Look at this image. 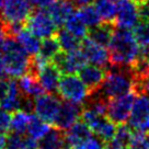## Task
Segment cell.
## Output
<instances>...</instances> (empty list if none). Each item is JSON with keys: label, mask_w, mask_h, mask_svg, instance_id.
I'll return each instance as SVG.
<instances>
[{"label": "cell", "mask_w": 149, "mask_h": 149, "mask_svg": "<svg viewBox=\"0 0 149 149\" xmlns=\"http://www.w3.org/2000/svg\"><path fill=\"white\" fill-rule=\"evenodd\" d=\"M140 46L134 33L128 29L115 28L110 52V65L114 67H132L139 56Z\"/></svg>", "instance_id": "6da1fadb"}, {"label": "cell", "mask_w": 149, "mask_h": 149, "mask_svg": "<svg viewBox=\"0 0 149 149\" xmlns=\"http://www.w3.org/2000/svg\"><path fill=\"white\" fill-rule=\"evenodd\" d=\"M0 53L3 56L7 74H9L11 78H20L25 74L31 72L33 57L22 48L17 38L7 37L0 46Z\"/></svg>", "instance_id": "7a4b0ae2"}, {"label": "cell", "mask_w": 149, "mask_h": 149, "mask_svg": "<svg viewBox=\"0 0 149 149\" xmlns=\"http://www.w3.org/2000/svg\"><path fill=\"white\" fill-rule=\"evenodd\" d=\"M135 77L130 67H114L107 69L104 79L98 93L107 100L117 98L134 91Z\"/></svg>", "instance_id": "3957f363"}, {"label": "cell", "mask_w": 149, "mask_h": 149, "mask_svg": "<svg viewBox=\"0 0 149 149\" xmlns=\"http://www.w3.org/2000/svg\"><path fill=\"white\" fill-rule=\"evenodd\" d=\"M58 94L64 101L84 105L91 97V92L77 74H64L58 86Z\"/></svg>", "instance_id": "277c9868"}, {"label": "cell", "mask_w": 149, "mask_h": 149, "mask_svg": "<svg viewBox=\"0 0 149 149\" xmlns=\"http://www.w3.org/2000/svg\"><path fill=\"white\" fill-rule=\"evenodd\" d=\"M81 120L90 127L94 135L100 137L107 143L112 139L116 133V124L110 121L105 115H100L88 107H84L81 113Z\"/></svg>", "instance_id": "5b68a950"}, {"label": "cell", "mask_w": 149, "mask_h": 149, "mask_svg": "<svg viewBox=\"0 0 149 149\" xmlns=\"http://www.w3.org/2000/svg\"><path fill=\"white\" fill-rule=\"evenodd\" d=\"M136 92H132L117 97V98L110 99L107 102V117L115 123L116 125L125 124L128 122L132 113V109L134 105Z\"/></svg>", "instance_id": "8992f818"}, {"label": "cell", "mask_w": 149, "mask_h": 149, "mask_svg": "<svg viewBox=\"0 0 149 149\" xmlns=\"http://www.w3.org/2000/svg\"><path fill=\"white\" fill-rule=\"evenodd\" d=\"M25 25L30 32L43 40L55 36L56 32L58 31L57 25L53 21L47 9H36L33 11Z\"/></svg>", "instance_id": "52a82bcc"}, {"label": "cell", "mask_w": 149, "mask_h": 149, "mask_svg": "<svg viewBox=\"0 0 149 149\" xmlns=\"http://www.w3.org/2000/svg\"><path fill=\"white\" fill-rule=\"evenodd\" d=\"M128 125L135 132L149 133V94L136 93Z\"/></svg>", "instance_id": "ba28073f"}, {"label": "cell", "mask_w": 149, "mask_h": 149, "mask_svg": "<svg viewBox=\"0 0 149 149\" xmlns=\"http://www.w3.org/2000/svg\"><path fill=\"white\" fill-rule=\"evenodd\" d=\"M31 0H5L1 18L6 23H26L33 13Z\"/></svg>", "instance_id": "9c48e42d"}, {"label": "cell", "mask_w": 149, "mask_h": 149, "mask_svg": "<svg viewBox=\"0 0 149 149\" xmlns=\"http://www.w3.org/2000/svg\"><path fill=\"white\" fill-rule=\"evenodd\" d=\"M61 101L52 93L42 94L34 100V114L42 118L47 124L54 125L61 107Z\"/></svg>", "instance_id": "30bf717a"}, {"label": "cell", "mask_w": 149, "mask_h": 149, "mask_svg": "<svg viewBox=\"0 0 149 149\" xmlns=\"http://www.w3.org/2000/svg\"><path fill=\"white\" fill-rule=\"evenodd\" d=\"M53 63L58 66L64 74H74L76 72H79L88 61L82 51L77 49L68 53L61 52L56 56Z\"/></svg>", "instance_id": "8fae6325"}, {"label": "cell", "mask_w": 149, "mask_h": 149, "mask_svg": "<svg viewBox=\"0 0 149 149\" xmlns=\"http://www.w3.org/2000/svg\"><path fill=\"white\" fill-rule=\"evenodd\" d=\"M117 5V14L115 24L118 28L128 29L135 28L140 21L138 5L133 0H122Z\"/></svg>", "instance_id": "7c38bea8"}, {"label": "cell", "mask_w": 149, "mask_h": 149, "mask_svg": "<svg viewBox=\"0 0 149 149\" xmlns=\"http://www.w3.org/2000/svg\"><path fill=\"white\" fill-rule=\"evenodd\" d=\"M36 77L42 84L44 91L54 94L58 91V86L61 79V71L54 63H48L36 70Z\"/></svg>", "instance_id": "4fadbf2b"}, {"label": "cell", "mask_w": 149, "mask_h": 149, "mask_svg": "<svg viewBox=\"0 0 149 149\" xmlns=\"http://www.w3.org/2000/svg\"><path fill=\"white\" fill-rule=\"evenodd\" d=\"M80 49L86 56L87 61L90 64L100 66L103 68L110 65V52L107 49V47H103L97 43L92 42L88 37L82 40Z\"/></svg>", "instance_id": "5bb4252c"}, {"label": "cell", "mask_w": 149, "mask_h": 149, "mask_svg": "<svg viewBox=\"0 0 149 149\" xmlns=\"http://www.w3.org/2000/svg\"><path fill=\"white\" fill-rule=\"evenodd\" d=\"M65 135L68 149H84L87 141L92 136V130L81 120L66 130Z\"/></svg>", "instance_id": "9a60e30c"}, {"label": "cell", "mask_w": 149, "mask_h": 149, "mask_svg": "<svg viewBox=\"0 0 149 149\" xmlns=\"http://www.w3.org/2000/svg\"><path fill=\"white\" fill-rule=\"evenodd\" d=\"M82 110H84V107L81 104L63 101L59 113L54 123V126L61 130H69L76 122L79 121Z\"/></svg>", "instance_id": "2e32d148"}, {"label": "cell", "mask_w": 149, "mask_h": 149, "mask_svg": "<svg viewBox=\"0 0 149 149\" xmlns=\"http://www.w3.org/2000/svg\"><path fill=\"white\" fill-rule=\"evenodd\" d=\"M107 70L105 68L90 64L86 65L80 70L79 77L84 81V84L88 87L91 94H93L100 90L107 77Z\"/></svg>", "instance_id": "e0dca14e"}, {"label": "cell", "mask_w": 149, "mask_h": 149, "mask_svg": "<svg viewBox=\"0 0 149 149\" xmlns=\"http://www.w3.org/2000/svg\"><path fill=\"white\" fill-rule=\"evenodd\" d=\"M47 11L57 26L65 25L68 19L76 12L74 6L69 0H56L53 5L47 8Z\"/></svg>", "instance_id": "ac0fdd59"}, {"label": "cell", "mask_w": 149, "mask_h": 149, "mask_svg": "<svg viewBox=\"0 0 149 149\" xmlns=\"http://www.w3.org/2000/svg\"><path fill=\"white\" fill-rule=\"evenodd\" d=\"M115 31V23L103 22L88 31V38L103 47H109Z\"/></svg>", "instance_id": "d6986e66"}, {"label": "cell", "mask_w": 149, "mask_h": 149, "mask_svg": "<svg viewBox=\"0 0 149 149\" xmlns=\"http://www.w3.org/2000/svg\"><path fill=\"white\" fill-rule=\"evenodd\" d=\"M18 84L21 93L26 98L35 100L45 92L42 84H40V81L37 79L36 74H32V72H29V74H25L24 76L20 77Z\"/></svg>", "instance_id": "ffe728a7"}, {"label": "cell", "mask_w": 149, "mask_h": 149, "mask_svg": "<svg viewBox=\"0 0 149 149\" xmlns=\"http://www.w3.org/2000/svg\"><path fill=\"white\" fill-rule=\"evenodd\" d=\"M134 132L130 125L121 124L117 126L114 137L105 143L104 149H128Z\"/></svg>", "instance_id": "44dd1931"}, {"label": "cell", "mask_w": 149, "mask_h": 149, "mask_svg": "<svg viewBox=\"0 0 149 149\" xmlns=\"http://www.w3.org/2000/svg\"><path fill=\"white\" fill-rule=\"evenodd\" d=\"M38 149H68L64 130L52 128L42 140L38 141Z\"/></svg>", "instance_id": "7402d4cb"}, {"label": "cell", "mask_w": 149, "mask_h": 149, "mask_svg": "<svg viewBox=\"0 0 149 149\" xmlns=\"http://www.w3.org/2000/svg\"><path fill=\"white\" fill-rule=\"evenodd\" d=\"M15 38L19 42V44L22 46V48L31 57H34V56H36L38 54L42 42L32 32H30L28 29H23L21 32L19 33L18 36Z\"/></svg>", "instance_id": "603a6c76"}, {"label": "cell", "mask_w": 149, "mask_h": 149, "mask_svg": "<svg viewBox=\"0 0 149 149\" xmlns=\"http://www.w3.org/2000/svg\"><path fill=\"white\" fill-rule=\"evenodd\" d=\"M49 130H51L49 124L44 122L42 118H40L36 114H31L30 122H29L28 125V130H26V134L31 138H33L36 141H40L46 136V134Z\"/></svg>", "instance_id": "cb8c5ba5"}, {"label": "cell", "mask_w": 149, "mask_h": 149, "mask_svg": "<svg viewBox=\"0 0 149 149\" xmlns=\"http://www.w3.org/2000/svg\"><path fill=\"white\" fill-rule=\"evenodd\" d=\"M55 36L59 43V45H61V51L64 53L77 51L81 47V43L79 42V38L74 36V34H71L69 31H67L66 29L58 30L56 32Z\"/></svg>", "instance_id": "d4e9b609"}, {"label": "cell", "mask_w": 149, "mask_h": 149, "mask_svg": "<svg viewBox=\"0 0 149 149\" xmlns=\"http://www.w3.org/2000/svg\"><path fill=\"white\" fill-rule=\"evenodd\" d=\"M94 7L104 22L115 23L117 14V5L111 0H95Z\"/></svg>", "instance_id": "484cf974"}, {"label": "cell", "mask_w": 149, "mask_h": 149, "mask_svg": "<svg viewBox=\"0 0 149 149\" xmlns=\"http://www.w3.org/2000/svg\"><path fill=\"white\" fill-rule=\"evenodd\" d=\"M77 14L81 19V21L90 29L99 25L102 21V19L100 17V14L98 13L95 7H93L91 5L79 8V10L77 11Z\"/></svg>", "instance_id": "4316f807"}, {"label": "cell", "mask_w": 149, "mask_h": 149, "mask_svg": "<svg viewBox=\"0 0 149 149\" xmlns=\"http://www.w3.org/2000/svg\"><path fill=\"white\" fill-rule=\"evenodd\" d=\"M65 29L67 31H69L71 34H74L76 37H78L79 40L80 38H82V40L86 38L89 31V30H87V25L78 17L77 11L68 19V21L65 23Z\"/></svg>", "instance_id": "83f0119b"}, {"label": "cell", "mask_w": 149, "mask_h": 149, "mask_svg": "<svg viewBox=\"0 0 149 149\" xmlns=\"http://www.w3.org/2000/svg\"><path fill=\"white\" fill-rule=\"evenodd\" d=\"M30 117H31V113H28L22 110L14 112L12 115V120H11L10 130L18 133V134H25L28 130Z\"/></svg>", "instance_id": "f1b7e54d"}, {"label": "cell", "mask_w": 149, "mask_h": 149, "mask_svg": "<svg viewBox=\"0 0 149 149\" xmlns=\"http://www.w3.org/2000/svg\"><path fill=\"white\" fill-rule=\"evenodd\" d=\"M133 33L140 47L149 46V21H139Z\"/></svg>", "instance_id": "f546056e"}, {"label": "cell", "mask_w": 149, "mask_h": 149, "mask_svg": "<svg viewBox=\"0 0 149 149\" xmlns=\"http://www.w3.org/2000/svg\"><path fill=\"white\" fill-rule=\"evenodd\" d=\"M26 144V135L18 134L14 132H10L6 137L5 149H25Z\"/></svg>", "instance_id": "4dcf8cb0"}, {"label": "cell", "mask_w": 149, "mask_h": 149, "mask_svg": "<svg viewBox=\"0 0 149 149\" xmlns=\"http://www.w3.org/2000/svg\"><path fill=\"white\" fill-rule=\"evenodd\" d=\"M128 149H149V133L134 132Z\"/></svg>", "instance_id": "1f68e13d"}, {"label": "cell", "mask_w": 149, "mask_h": 149, "mask_svg": "<svg viewBox=\"0 0 149 149\" xmlns=\"http://www.w3.org/2000/svg\"><path fill=\"white\" fill-rule=\"evenodd\" d=\"M11 120H12V116L10 112L0 107V134L1 135H5L6 133H8L10 130Z\"/></svg>", "instance_id": "d6a6232c"}, {"label": "cell", "mask_w": 149, "mask_h": 149, "mask_svg": "<svg viewBox=\"0 0 149 149\" xmlns=\"http://www.w3.org/2000/svg\"><path fill=\"white\" fill-rule=\"evenodd\" d=\"M105 143L97 135H92L87 141L84 149H104Z\"/></svg>", "instance_id": "836d02e7"}, {"label": "cell", "mask_w": 149, "mask_h": 149, "mask_svg": "<svg viewBox=\"0 0 149 149\" xmlns=\"http://www.w3.org/2000/svg\"><path fill=\"white\" fill-rule=\"evenodd\" d=\"M140 21H149V0H146L138 5Z\"/></svg>", "instance_id": "e575fe53"}, {"label": "cell", "mask_w": 149, "mask_h": 149, "mask_svg": "<svg viewBox=\"0 0 149 149\" xmlns=\"http://www.w3.org/2000/svg\"><path fill=\"white\" fill-rule=\"evenodd\" d=\"M10 88V80L2 79L0 80V103L2 102L5 98L8 95Z\"/></svg>", "instance_id": "d590c367"}, {"label": "cell", "mask_w": 149, "mask_h": 149, "mask_svg": "<svg viewBox=\"0 0 149 149\" xmlns=\"http://www.w3.org/2000/svg\"><path fill=\"white\" fill-rule=\"evenodd\" d=\"M56 0H31L32 5L37 9H47L51 5H53Z\"/></svg>", "instance_id": "8d00e7d4"}, {"label": "cell", "mask_w": 149, "mask_h": 149, "mask_svg": "<svg viewBox=\"0 0 149 149\" xmlns=\"http://www.w3.org/2000/svg\"><path fill=\"white\" fill-rule=\"evenodd\" d=\"M7 37H9L8 31H7V24L0 15V46L3 44V42L7 40Z\"/></svg>", "instance_id": "74e56055"}, {"label": "cell", "mask_w": 149, "mask_h": 149, "mask_svg": "<svg viewBox=\"0 0 149 149\" xmlns=\"http://www.w3.org/2000/svg\"><path fill=\"white\" fill-rule=\"evenodd\" d=\"M69 1L74 7H78V8H81V7H84V6H89L91 5L92 2H95V0H69Z\"/></svg>", "instance_id": "f35d334b"}, {"label": "cell", "mask_w": 149, "mask_h": 149, "mask_svg": "<svg viewBox=\"0 0 149 149\" xmlns=\"http://www.w3.org/2000/svg\"><path fill=\"white\" fill-rule=\"evenodd\" d=\"M139 92H146L149 94V74H148V77L141 82V84L139 86V88L137 89L136 93H139Z\"/></svg>", "instance_id": "ab89813d"}, {"label": "cell", "mask_w": 149, "mask_h": 149, "mask_svg": "<svg viewBox=\"0 0 149 149\" xmlns=\"http://www.w3.org/2000/svg\"><path fill=\"white\" fill-rule=\"evenodd\" d=\"M7 71H6V65L5 61H3V56L0 53V80L5 79Z\"/></svg>", "instance_id": "60d3db41"}, {"label": "cell", "mask_w": 149, "mask_h": 149, "mask_svg": "<svg viewBox=\"0 0 149 149\" xmlns=\"http://www.w3.org/2000/svg\"><path fill=\"white\" fill-rule=\"evenodd\" d=\"M6 146V137L5 135H1L0 134V149H5Z\"/></svg>", "instance_id": "b9f144b4"}, {"label": "cell", "mask_w": 149, "mask_h": 149, "mask_svg": "<svg viewBox=\"0 0 149 149\" xmlns=\"http://www.w3.org/2000/svg\"><path fill=\"white\" fill-rule=\"evenodd\" d=\"M134 2H136L137 5H139V3H141V2H144V1H146V0H133Z\"/></svg>", "instance_id": "7bdbcfd3"}, {"label": "cell", "mask_w": 149, "mask_h": 149, "mask_svg": "<svg viewBox=\"0 0 149 149\" xmlns=\"http://www.w3.org/2000/svg\"><path fill=\"white\" fill-rule=\"evenodd\" d=\"M3 2H5V0H0V8H2V6H3Z\"/></svg>", "instance_id": "ee69618b"}, {"label": "cell", "mask_w": 149, "mask_h": 149, "mask_svg": "<svg viewBox=\"0 0 149 149\" xmlns=\"http://www.w3.org/2000/svg\"><path fill=\"white\" fill-rule=\"evenodd\" d=\"M111 1L115 2V3H118V2H120V1H122V0H111Z\"/></svg>", "instance_id": "f6af8a7d"}]
</instances>
